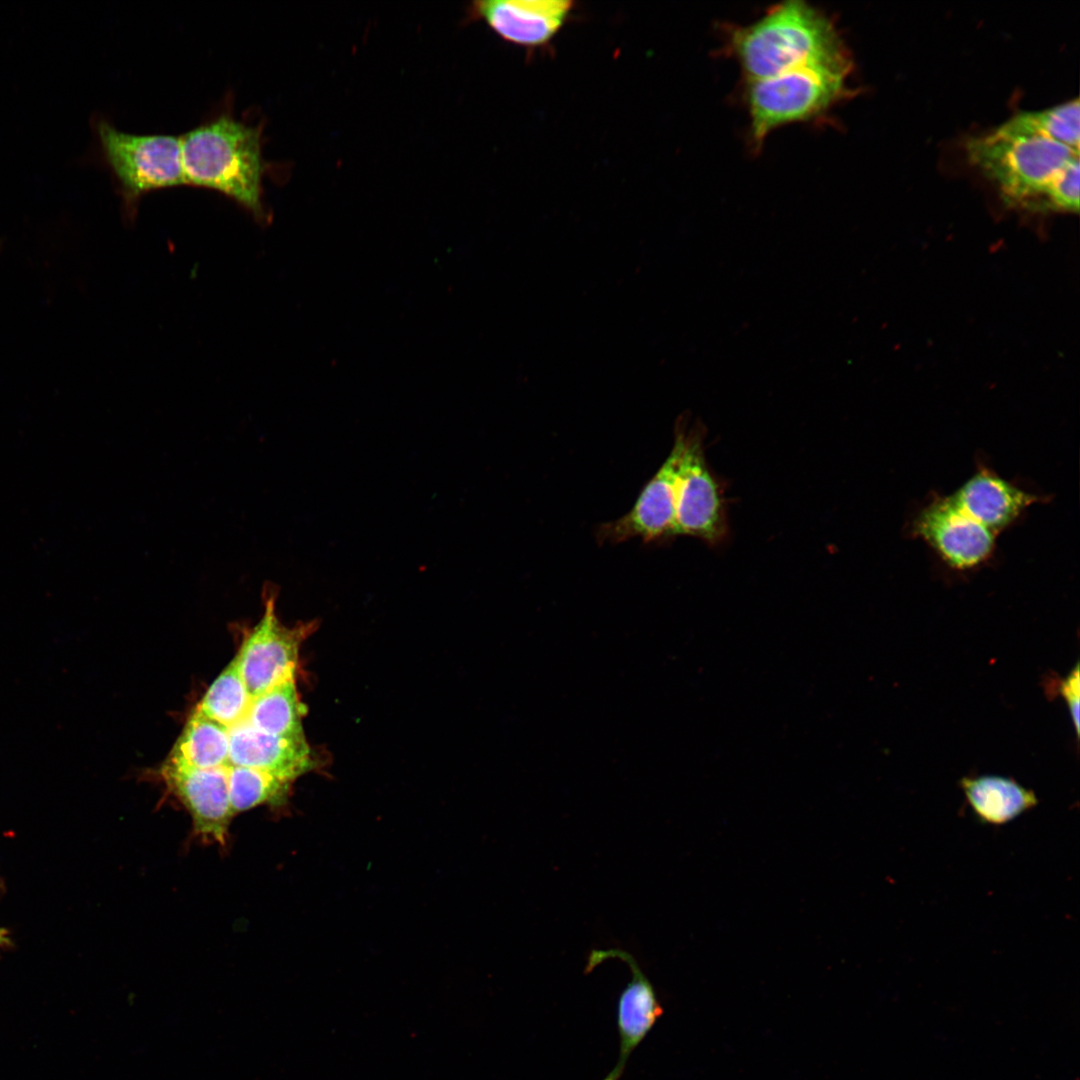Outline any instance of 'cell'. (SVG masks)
Masks as SVG:
<instances>
[{
	"mask_svg": "<svg viewBox=\"0 0 1080 1080\" xmlns=\"http://www.w3.org/2000/svg\"><path fill=\"white\" fill-rule=\"evenodd\" d=\"M263 129L228 105L179 136L186 185L219 192L267 222L263 181L273 164L263 155Z\"/></svg>",
	"mask_w": 1080,
	"mask_h": 1080,
	"instance_id": "1",
	"label": "cell"
},
{
	"mask_svg": "<svg viewBox=\"0 0 1080 1080\" xmlns=\"http://www.w3.org/2000/svg\"><path fill=\"white\" fill-rule=\"evenodd\" d=\"M729 43L749 81L807 65H852L832 20L802 0L782 2L733 29Z\"/></svg>",
	"mask_w": 1080,
	"mask_h": 1080,
	"instance_id": "2",
	"label": "cell"
},
{
	"mask_svg": "<svg viewBox=\"0 0 1080 1080\" xmlns=\"http://www.w3.org/2000/svg\"><path fill=\"white\" fill-rule=\"evenodd\" d=\"M968 160L996 184L1011 205L1040 210L1053 178L1079 150L1063 143L1030 136H1005L990 131L966 143Z\"/></svg>",
	"mask_w": 1080,
	"mask_h": 1080,
	"instance_id": "3",
	"label": "cell"
},
{
	"mask_svg": "<svg viewBox=\"0 0 1080 1080\" xmlns=\"http://www.w3.org/2000/svg\"><path fill=\"white\" fill-rule=\"evenodd\" d=\"M852 65L815 64L749 81L747 103L756 145L783 125L809 120L848 95Z\"/></svg>",
	"mask_w": 1080,
	"mask_h": 1080,
	"instance_id": "4",
	"label": "cell"
},
{
	"mask_svg": "<svg viewBox=\"0 0 1080 1080\" xmlns=\"http://www.w3.org/2000/svg\"><path fill=\"white\" fill-rule=\"evenodd\" d=\"M96 130L129 216L144 194L186 185L179 136L133 134L106 120L98 121Z\"/></svg>",
	"mask_w": 1080,
	"mask_h": 1080,
	"instance_id": "5",
	"label": "cell"
},
{
	"mask_svg": "<svg viewBox=\"0 0 1080 1080\" xmlns=\"http://www.w3.org/2000/svg\"><path fill=\"white\" fill-rule=\"evenodd\" d=\"M724 497L711 472L704 450V431L687 430L676 490L675 532L699 538L711 545L727 536Z\"/></svg>",
	"mask_w": 1080,
	"mask_h": 1080,
	"instance_id": "6",
	"label": "cell"
},
{
	"mask_svg": "<svg viewBox=\"0 0 1080 1080\" xmlns=\"http://www.w3.org/2000/svg\"><path fill=\"white\" fill-rule=\"evenodd\" d=\"M686 432L683 423H678L670 453L644 485L633 507L620 518L597 527L598 544H620L635 538L652 543L676 536V490Z\"/></svg>",
	"mask_w": 1080,
	"mask_h": 1080,
	"instance_id": "7",
	"label": "cell"
},
{
	"mask_svg": "<svg viewBox=\"0 0 1080 1080\" xmlns=\"http://www.w3.org/2000/svg\"><path fill=\"white\" fill-rule=\"evenodd\" d=\"M275 599V591H269L262 618L236 654L252 697L295 678L300 647L316 626L313 622L285 626L277 617Z\"/></svg>",
	"mask_w": 1080,
	"mask_h": 1080,
	"instance_id": "8",
	"label": "cell"
},
{
	"mask_svg": "<svg viewBox=\"0 0 1080 1080\" xmlns=\"http://www.w3.org/2000/svg\"><path fill=\"white\" fill-rule=\"evenodd\" d=\"M229 766V765H228ZM228 766L195 769L164 762L160 774L170 792L192 819L202 841L224 846L234 817L230 804Z\"/></svg>",
	"mask_w": 1080,
	"mask_h": 1080,
	"instance_id": "9",
	"label": "cell"
},
{
	"mask_svg": "<svg viewBox=\"0 0 1080 1080\" xmlns=\"http://www.w3.org/2000/svg\"><path fill=\"white\" fill-rule=\"evenodd\" d=\"M913 530L951 568L968 570L987 560L994 549L995 535L959 508L949 496L925 506L913 523Z\"/></svg>",
	"mask_w": 1080,
	"mask_h": 1080,
	"instance_id": "10",
	"label": "cell"
},
{
	"mask_svg": "<svg viewBox=\"0 0 1080 1080\" xmlns=\"http://www.w3.org/2000/svg\"><path fill=\"white\" fill-rule=\"evenodd\" d=\"M573 6L567 0H482L470 4L467 16L484 21L505 41L535 48L555 37Z\"/></svg>",
	"mask_w": 1080,
	"mask_h": 1080,
	"instance_id": "11",
	"label": "cell"
},
{
	"mask_svg": "<svg viewBox=\"0 0 1080 1080\" xmlns=\"http://www.w3.org/2000/svg\"><path fill=\"white\" fill-rule=\"evenodd\" d=\"M618 958L625 962L632 979L618 1000L617 1026L620 1036L619 1058L614 1068L603 1080H619L627 1060L635 1048L651 1030L663 1010L653 986L640 969L634 957L620 949L593 950L588 956L585 973L591 972L607 959Z\"/></svg>",
	"mask_w": 1080,
	"mask_h": 1080,
	"instance_id": "12",
	"label": "cell"
},
{
	"mask_svg": "<svg viewBox=\"0 0 1080 1080\" xmlns=\"http://www.w3.org/2000/svg\"><path fill=\"white\" fill-rule=\"evenodd\" d=\"M229 764L270 773L293 783L314 767V757L306 739L263 733L246 719L228 729Z\"/></svg>",
	"mask_w": 1080,
	"mask_h": 1080,
	"instance_id": "13",
	"label": "cell"
},
{
	"mask_svg": "<svg viewBox=\"0 0 1080 1080\" xmlns=\"http://www.w3.org/2000/svg\"><path fill=\"white\" fill-rule=\"evenodd\" d=\"M949 498L974 520L997 535L1029 506L1039 501L983 467L969 477Z\"/></svg>",
	"mask_w": 1080,
	"mask_h": 1080,
	"instance_id": "14",
	"label": "cell"
},
{
	"mask_svg": "<svg viewBox=\"0 0 1080 1080\" xmlns=\"http://www.w3.org/2000/svg\"><path fill=\"white\" fill-rule=\"evenodd\" d=\"M960 787L975 816L984 824H1006L1038 804L1032 790L1008 777H963Z\"/></svg>",
	"mask_w": 1080,
	"mask_h": 1080,
	"instance_id": "15",
	"label": "cell"
},
{
	"mask_svg": "<svg viewBox=\"0 0 1080 1080\" xmlns=\"http://www.w3.org/2000/svg\"><path fill=\"white\" fill-rule=\"evenodd\" d=\"M166 762L195 769L230 765L228 728L194 710Z\"/></svg>",
	"mask_w": 1080,
	"mask_h": 1080,
	"instance_id": "16",
	"label": "cell"
},
{
	"mask_svg": "<svg viewBox=\"0 0 1080 1080\" xmlns=\"http://www.w3.org/2000/svg\"><path fill=\"white\" fill-rule=\"evenodd\" d=\"M304 714L305 707L293 678L252 697L245 719L269 735L306 739L302 723Z\"/></svg>",
	"mask_w": 1080,
	"mask_h": 1080,
	"instance_id": "17",
	"label": "cell"
},
{
	"mask_svg": "<svg viewBox=\"0 0 1080 1080\" xmlns=\"http://www.w3.org/2000/svg\"><path fill=\"white\" fill-rule=\"evenodd\" d=\"M1078 97L1040 110L1020 111L992 131L1005 136L1042 137L1079 150Z\"/></svg>",
	"mask_w": 1080,
	"mask_h": 1080,
	"instance_id": "18",
	"label": "cell"
},
{
	"mask_svg": "<svg viewBox=\"0 0 1080 1080\" xmlns=\"http://www.w3.org/2000/svg\"><path fill=\"white\" fill-rule=\"evenodd\" d=\"M251 700L235 656L210 685L195 710L229 729L246 718Z\"/></svg>",
	"mask_w": 1080,
	"mask_h": 1080,
	"instance_id": "19",
	"label": "cell"
},
{
	"mask_svg": "<svg viewBox=\"0 0 1080 1080\" xmlns=\"http://www.w3.org/2000/svg\"><path fill=\"white\" fill-rule=\"evenodd\" d=\"M291 783L270 773L241 766H228L229 797L233 815L263 804H281Z\"/></svg>",
	"mask_w": 1080,
	"mask_h": 1080,
	"instance_id": "20",
	"label": "cell"
},
{
	"mask_svg": "<svg viewBox=\"0 0 1080 1080\" xmlns=\"http://www.w3.org/2000/svg\"><path fill=\"white\" fill-rule=\"evenodd\" d=\"M1079 161V158L1073 159L1053 178L1043 195L1040 210L1078 212Z\"/></svg>",
	"mask_w": 1080,
	"mask_h": 1080,
	"instance_id": "21",
	"label": "cell"
},
{
	"mask_svg": "<svg viewBox=\"0 0 1080 1080\" xmlns=\"http://www.w3.org/2000/svg\"><path fill=\"white\" fill-rule=\"evenodd\" d=\"M1079 682V663L1077 662L1068 675L1060 681L1058 687L1060 695L1067 704L1077 737H1079Z\"/></svg>",
	"mask_w": 1080,
	"mask_h": 1080,
	"instance_id": "22",
	"label": "cell"
},
{
	"mask_svg": "<svg viewBox=\"0 0 1080 1080\" xmlns=\"http://www.w3.org/2000/svg\"><path fill=\"white\" fill-rule=\"evenodd\" d=\"M8 941L9 940L7 938V931L0 928V944L7 943Z\"/></svg>",
	"mask_w": 1080,
	"mask_h": 1080,
	"instance_id": "23",
	"label": "cell"
}]
</instances>
